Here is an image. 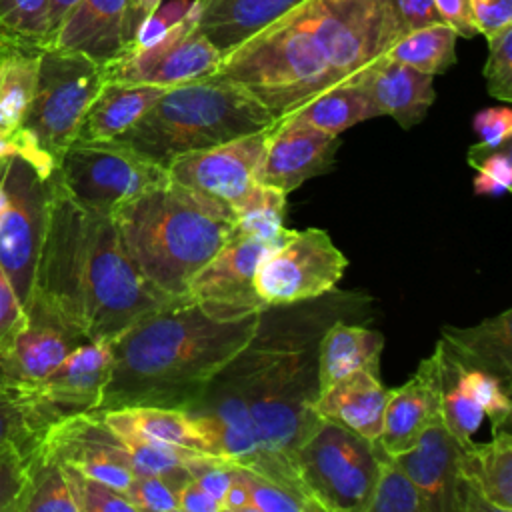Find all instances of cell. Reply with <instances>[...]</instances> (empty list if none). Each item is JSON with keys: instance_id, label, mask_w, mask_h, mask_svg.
I'll return each mask as SVG.
<instances>
[{"instance_id": "cell-53", "label": "cell", "mask_w": 512, "mask_h": 512, "mask_svg": "<svg viewBox=\"0 0 512 512\" xmlns=\"http://www.w3.org/2000/svg\"><path fill=\"white\" fill-rule=\"evenodd\" d=\"M440 20L456 30L458 36L472 38L476 34L472 24L470 0H432Z\"/></svg>"}, {"instance_id": "cell-48", "label": "cell", "mask_w": 512, "mask_h": 512, "mask_svg": "<svg viewBox=\"0 0 512 512\" xmlns=\"http://www.w3.org/2000/svg\"><path fill=\"white\" fill-rule=\"evenodd\" d=\"M28 312L24 310L10 278L0 266V354L6 352L16 334L26 326Z\"/></svg>"}, {"instance_id": "cell-52", "label": "cell", "mask_w": 512, "mask_h": 512, "mask_svg": "<svg viewBox=\"0 0 512 512\" xmlns=\"http://www.w3.org/2000/svg\"><path fill=\"white\" fill-rule=\"evenodd\" d=\"M392 6L402 32L442 22L432 0H392Z\"/></svg>"}, {"instance_id": "cell-36", "label": "cell", "mask_w": 512, "mask_h": 512, "mask_svg": "<svg viewBox=\"0 0 512 512\" xmlns=\"http://www.w3.org/2000/svg\"><path fill=\"white\" fill-rule=\"evenodd\" d=\"M50 36V0H0V50L42 52Z\"/></svg>"}, {"instance_id": "cell-3", "label": "cell", "mask_w": 512, "mask_h": 512, "mask_svg": "<svg viewBox=\"0 0 512 512\" xmlns=\"http://www.w3.org/2000/svg\"><path fill=\"white\" fill-rule=\"evenodd\" d=\"M32 300L86 340H112L140 316L174 302L140 276L112 216L74 202L54 172Z\"/></svg>"}, {"instance_id": "cell-54", "label": "cell", "mask_w": 512, "mask_h": 512, "mask_svg": "<svg viewBox=\"0 0 512 512\" xmlns=\"http://www.w3.org/2000/svg\"><path fill=\"white\" fill-rule=\"evenodd\" d=\"M178 510L180 512H220V504L202 490L194 480H188L178 490Z\"/></svg>"}, {"instance_id": "cell-20", "label": "cell", "mask_w": 512, "mask_h": 512, "mask_svg": "<svg viewBox=\"0 0 512 512\" xmlns=\"http://www.w3.org/2000/svg\"><path fill=\"white\" fill-rule=\"evenodd\" d=\"M512 512V434L492 432L460 452V512Z\"/></svg>"}, {"instance_id": "cell-6", "label": "cell", "mask_w": 512, "mask_h": 512, "mask_svg": "<svg viewBox=\"0 0 512 512\" xmlns=\"http://www.w3.org/2000/svg\"><path fill=\"white\" fill-rule=\"evenodd\" d=\"M276 118L242 86L208 76L168 88L120 140L160 166L176 156L266 130Z\"/></svg>"}, {"instance_id": "cell-19", "label": "cell", "mask_w": 512, "mask_h": 512, "mask_svg": "<svg viewBox=\"0 0 512 512\" xmlns=\"http://www.w3.org/2000/svg\"><path fill=\"white\" fill-rule=\"evenodd\" d=\"M436 418H440V362L432 352L418 364L410 380L390 388L376 442L388 454H400L412 448Z\"/></svg>"}, {"instance_id": "cell-49", "label": "cell", "mask_w": 512, "mask_h": 512, "mask_svg": "<svg viewBox=\"0 0 512 512\" xmlns=\"http://www.w3.org/2000/svg\"><path fill=\"white\" fill-rule=\"evenodd\" d=\"M478 144L484 148H498L510 142L512 110L508 106H490L476 112L472 120Z\"/></svg>"}, {"instance_id": "cell-9", "label": "cell", "mask_w": 512, "mask_h": 512, "mask_svg": "<svg viewBox=\"0 0 512 512\" xmlns=\"http://www.w3.org/2000/svg\"><path fill=\"white\" fill-rule=\"evenodd\" d=\"M54 174L74 202L100 214L170 180L164 166L120 140H74Z\"/></svg>"}, {"instance_id": "cell-5", "label": "cell", "mask_w": 512, "mask_h": 512, "mask_svg": "<svg viewBox=\"0 0 512 512\" xmlns=\"http://www.w3.org/2000/svg\"><path fill=\"white\" fill-rule=\"evenodd\" d=\"M110 216L140 276L170 300L186 294L234 228L230 206L172 180L118 204Z\"/></svg>"}, {"instance_id": "cell-21", "label": "cell", "mask_w": 512, "mask_h": 512, "mask_svg": "<svg viewBox=\"0 0 512 512\" xmlns=\"http://www.w3.org/2000/svg\"><path fill=\"white\" fill-rule=\"evenodd\" d=\"M112 364V340H84L36 388L62 416L98 408Z\"/></svg>"}, {"instance_id": "cell-1", "label": "cell", "mask_w": 512, "mask_h": 512, "mask_svg": "<svg viewBox=\"0 0 512 512\" xmlns=\"http://www.w3.org/2000/svg\"><path fill=\"white\" fill-rule=\"evenodd\" d=\"M392 0H304L222 54L216 74L276 120L356 76L402 36Z\"/></svg>"}, {"instance_id": "cell-58", "label": "cell", "mask_w": 512, "mask_h": 512, "mask_svg": "<svg viewBox=\"0 0 512 512\" xmlns=\"http://www.w3.org/2000/svg\"><path fill=\"white\" fill-rule=\"evenodd\" d=\"M8 164V162H6ZM4 164V166H6ZM4 166L0 168V216H2V210L6 206V192H4V182H2V172H4Z\"/></svg>"}, {"instance_id": "cell-25", "label": "cell", "mask_w": 512, "mask_h": 512, "mask_svg": "<svg viewBox=\"0 0 512 512\" xmlns=\"http://www.w3.org/2000/svg\"><path fill=\"white\" fill-rule=\"evenodd\" d=\"M304 0H194L198 30L226 54Z\"/></svg>"}, {"instance_id": "cell-28", "label": "cell", "mask_w": 512, "mask_h": 512, "mask_svg": "<svg viewBox=\"0 0 512 512\" xmlns=\"http://www.w3.org/2000/svg\"><path fill=\"white\" fill-rule=\"evenodd\" d=\"M382 348L384 336L378 330L360 324H348L340 318L332 320L318 340V394L356 370H370L380 374Z\"/></svg>"}, {"instance_id": "cell-38", "label": "cell", "mask_w": 512, "mask_h": 512, "mask_svg": "<svg viewBox=\"0 0 512 512\" xmlns=\"http://www.w3.org/2000/svg\"><path fill=\"white\" fill-rule=\"evenodd\" d=\"M122 446L126 448L130 462L134 466L136 474H154L170 482L176 490H180L188 480L186 462L196 450H188L182 446L166 444L154 438L130 434V432H118L112 430Z\"/></svg>"}, {"instance_id": "cell-12", "label": "cell", "mask_w": 512, "mask_h": 512, "mask_svg": "<svg viewBox=\"0 0 512 512\" xmlns=\"http://www.w3.org/2000/svg\"><path fill=\"white\" fill-rule=\"evenodd\" d=\"M220 60L222 52L198 30L190 8L186 18L158 42L122 52L102 70L104 80L172 88L216 74Z\"/></svg>"}, {"instance_id": "cell-34", "label": "cell", "mask_w": 512, "mask_h": 512, "mask_svg": "<svg viewBox=\"0 0 512 512\" xmlns=\"http://www.w3.org/2000/svg\"><path fill=\"white\" fill-rule=\"evenodd\" d=\"M456 30L444 22L426 24L404 32L388 50L386 56L408 64L424 74H444L456 62Z\"/></svg>"}, {"instance_id": "cell-55", "label": "cell", "mask_w": 512, "mask_h": 512, "mask_svg": "<svg viewBox=\"0 0 512 512\" xmlns=\"http://www.w3.org/2000/svg\"><path fill=\"white\" fill-rule=\"evenodd\" d=\"M162 4V0H126V16H124V42L126 48L134 40L140 24Z\"/></svg>"}, {"instance_id": "cell-29", "label": "cell", "mask_w": 512, "mask_h": 512, "mask_svg": "<svg viewBox=\"0 0 512 512\" xmlns=\"http://www.w3.org/2000/svg\"><path fill=\"white\" fill-rule=\"evenodd\" d=\"M168 88L104 80L88 106L76 140H114L130 130Z\"/></svg>"}, {"instance_id": "cell-7", "label": "cell", "mask_w": 512, "mask_h": 512, "mask_svg": "<svg viewBox=\"0 0 512 512\" xmlns=\"http://www.w3.org/2000/svg\"><path fill=\"white\" fill-rule=\"evenodd\" d=\"M102 84V64L92 58L60 48L42 50L34 98L18 130L54 168L78 138L84 114Z\"/></svg>"}, {"instance_id": "cell-37", "label": "cell", "mask_w": 512, "mask_h": 512, "mask_svg": "<svg viewBox=\"0 0 512 512\" xmlns=\"http://www.w3.org/2000/svg\"><path fill=\"white\" fill-rule=\"evenodd\" d=\"M438 362H440V418L446 430L462 444L470 446L474 442V434L484 422V410L476 404V400L462 388L458 382L454 362L440 350L436 344Z\"/></svg>"}, {"instance_id": "cell-41", "label": "cell", "mask_w": 512, "mask_h": 512, "mask_svg": "<svg viewBox=\"0 0 512 512\" xmlns=\"http://www.w3.org/2000/svg\"><path fill=\"white\" fill-rule=\"evenodd\" d=\"M236 468L248 486V512H320L314 502L292 488L244 466Z\"/></svg>"}, {"instance_id": "cell-56", "label": "cell", "mask_w": 512, "mask_h": 512, "mask_svg": "<svg viewBox=\"0 0 512 512\" xmlns=\"http://www.w3.org/2000/svg\"><path fill=\"white\" fill-rule=\"evenodd\" d=\"M220 512H248V486L234 464H232V480L222 498Z\"/></svg>"}, {"instance_id": "cell-39", "label": "cell", "mask_w": 512, "mask_h": 512, "mask_svg": "<svg viewBox=\"0 0 512 512\" xmlns=\"http://www.w3.org/2000/svg\"><path fill=\"white\" fill-rule=\"evenodd\" d=\"M372 450L376 456V482L366 512H428L424 496L396 458L376 440L372 442Z\"/></svg>"}, {"instance_id": "cell-17", "label": "cell", "mask_w": 512, "mask_h": 512, "mask_svg": "<svg viewBox=\"0 0 512 512\" xmlns=\"http://www.w3.org/2000/svg\"><path fill=\"white\" fill-rule=\"evenodd\" d=\"M26 312V326L16 334L12 346L0 354V376L38 388L86 338L38 300H32Z\"/></svg>"}, {"instance_id": "cell-50", "label": "cell", "mask_w": 512, "mask_h": 512, "mask_svg": "<svg viewBox=\"0 0 512 512\" xmlns=\"http://www.w3.org/2000/svg\"><path fill=\"white\" fill-rule=\"evenodd\" d=\"M472 24L484 38L512 24V0H470Z\"/></svg>"}, {"instance_id": "cell-30", "label": "cell", "mask_w": 512, "mask_h": 512, "mask_svg": "<svg viewBox=\"0 0 512 512\" xmlns=\"http://www.w3.org/2000/svg\"><path fill=\"white\" fill-rule=\"evenodd\" d=\"M60 418L36 388L0 378V446L14 442L28 452Z\"/></svg>"}, {"instance_id": "cell-27", "label": "cell", "mask_w": 512, "mask_h": 512, "mask_svg": "<svg viewBox=\"0 0 512 512\" xmlns=\"http://www.w3.org/2000/svg\"><path fill=\"white\" fill-rule=\"evenodd\" d=\"M98 414L102 416L104 424L110 430L130 432V434L154 438L166 444L216 456L214 438L206 422L188 410L158 408V406H128L118 410H104Z\"/></svg>"}, {"instance_id": "cell-47", "label": "cell", "mask_w": 512, "mask_h": 512, "mask_svg": "<svg viewBox=\"0 0 512 512\" xmlns=\"http://www.w3.org/2000/svg\"><path fill=\"white\" fill-rule=\"evenodd\" d=\"M26 450L8 442L0 446V512H14V504L24 486Z\"/></svg>"}, {"instance_id": "cell-23", "label": "cell", "mask_w": 512, "mask_h": 512, "mask_svg": "<svg viewBox=\"0 0 512 512\" xmlns=\"http://www.w3.org/2000/svg\"><path fill=\"white\" fill-rule=\"evenodd\" d=\"M124 16L126 0H78L48 48L80 52L104 66L126 50Z\"/></svg>"}, {"instance_id": "cell-22", "label": "cell", "mask_w": 512, "mask_h": 512, "mask_svg": "<svg viewBox=\"0 0 512 512\" xmlns=\"http://www.w3.org/2000/svg\"><path fill=\"white\" fill-rule=\"evenodd\" d=\"M378 114L392 116L402 128H412L434 104V76L382 54L358 74Z\"/></svg>"}, {"instance_id": "cell-31", "label": "cell", "mask_w": 512, "mask_h": 512, "mask_svg": "<svg viewBox=\"0 0 512 512\" xmlns=\"http://www.w3.org/2000/svg\"><path fill=\"white\" fill-rule=\"evenodd\" d=\"M286 116H294L326 134L340 136L344 130L380 114L358 76H352L316 94Z\"/></svg>"}, {"instance_id": "cell-24", "label": "cell", "mask_w": 512, "mask_h": 512, "mask_svg": "<svg viewBox=\"0 0 512 512\" xmlns=\"http://www.w3.org/2000/svg\"><path fill=\"white\" fill-rule=\"evenodd\" d=\"M388 396L390 388L382 384L380 374L356 370L322 390L312 408L318 416L334 420L374 442L382 432Z\"/></svg>"}, {"instance_id": "cell-15", "label": "cell", "mask_w": 512, "mask_h": 512, "mask_svg": "<svg viewBox=\"0 0 512 512\" xmlns=\"http://www.w3.org/2000/svg\"><path fill=\"white\" fill-rule=\"evenodd\" d=\"M44 440L62 462L122 494L134 482L136 472L126 448L94 410L60 418L46 430Z\"/></svg>"}, {"instance_id": "cell-46", "label": "cell", "mask_w": 512, "mask_h": 512, "mask_svg": "<svg viewBox=\"0 0 512 512\" xmlns=\"http://www.w3.org/2000/svg\"><path fill=\"white\" fill-rule=\"evenodd\" d=\"M194 0H170L166 4H160L136 30L134 40L130 42V46L126 50H134V48H146L154 42H158L164 34H168L174 26H178L186 14L190 12ZM124 50V52H126Z\"/></svg>"}, {"instance_id": "cell-51", "label": "cell", "mask_w": 512, "mask_h": 512, "mask_svg": "<svg viewBox=\"0 0 512 512\" xmlns=\"http://www.w3.org/2000/svg\"><path fill=\"white\" fill-rule=\"evenodd\" d=\"M14 156L26 158L30 164H34L44 176H50L56 168L34 148V144L28 140V136L22 130H16L14 134H0V168Z\"/></svg>"}, {"instance_id": "cell-33", "label": "cell", "mask_w": 512, "mask_h": 512, "mask_svg": "<svg viewBox=\"0 0 512 512\" xmlns=\"http://www.w3.org/2000/svg\"><path fill=\"white\" fill-rule=\"evenodd\" d=\"M38 50H0V134H14L32 104L38 66Z\"/></svg>"}, {"instance_id": "cell-44", "label": "cell", "mask_w": 512, "mask_h": 512, "mask_svg": "<svg viewBox=\"0 0 512 512\" xmlns=\"http://www.w3.org/2000/svg\"><path fill=\"white\" fill-rule=\"evenodd\" d=\"M488 58L484 64L486 90L492 98L510 102L512 100V24L486 38Z\"/></svg>"}, {"instance_id": "cell-59", "label": "cell", "mask_w": 512, "mask_h": 512, "mask_svg": "<svg viewBox=\"0 0 512 512\" xmlns=\"http://www.w3.org/2000/svg\"><path fill=\"white\" fill-rule=\"evenodd\" d=\"M0 378H2V376H0Z\"/></svg>"}, {"instance_id": "cell-2", "label": "cell", "mask_w": 512, "mask_h": 512, "mask_svg": "<svg viewBox=\"0 0 512 512\" xmlns=\"http://www.w3.org/2000/svg\"><path fill=\"white\" fill-rule=\"evenodd\" d=\"M362 304L364 296L334 288L312 300L270 306L262 310L248 346L222 368L242 392L268 460L304 498L294 452L320 420L312 408L318 398V340L332 320Z\"/></svg>"}, {"instance_id": "cell-32", "label": "cell", "mask_w": 512, "mask_h": 512, "mask_svg": "<svg viewBox=\"0 0 512 512\" xmlns=\"http://www.w3.org/2000/svg\"><path fill=\"white\" fill-rule=\"evenodd\" d=\"M14 512H78L60 458L44 436L26 454V474Z\"/></svg>"}, {"instance_id": "cell-14", "label": "cell", "mask_w": 512, "mask_h": 512, "mask_svg": "<svg viewBox=\"0 0 512 512\" xmlns=\"http://www.w3.org/2000/svg\"><path fill=\"white\" fill-rule=\"evenodd\" d=\"M278 244L230 234L226 244L194 274L182 298L224 318L266 310L256 296L252 280L262 258Z\"/></svg>"}, {"instance_id": "cell-11", "label": "cell", "mask_w": 512, "mask_h": 512, "mask_svg": "<svg viewBox=\"0 0 512 512\" xmlns=\"http://www.w3.org/2000/svg\"><path fill=\"white\" fill-rule=\"evenodd\" d=\"M348 266L346 256L326 230H288L254 272L256 296L270 306L318 298L336 288Z\"/></svg>"}, {"instance_id": "cell-43", "label": "cell", "mask_w": 512, "mask_h": 512, "mask_svg": "<svg viewBox=\"0 0 512 512\" xmlns=\"http://www.w3.org/2000/svg\"><path fill=\"white\" fill-rule=\"evenodd\" d=\"M62 468L78 512H136L126 494L118 492L116 488L82 474L78 468L66 462H62Z\"/></svg>"}, {"instance_id": "cell-57", "label": "cell", "mask_w": 512, "mask_h": 512, "mask_svg": "<svg viewBox=\"0 0 512 512\" xmlns=\"http://www.w3.org/2000/svg\"><path fill=\"white\" fill-rule=\"evenodd\" d=\"M78 4V0H50V36H48V46L58 30V26L62 24V20L66 18V14ZM46 46V48H48Z\"/></svg>"}, {"instance_id": "cell-8", "label": "cell", "mask_w": 512, "mask_h": 512, "mask_svg": "<svg viewBox=\"0 0 512 512\" xmlns=\"http://www.w3.org/2000/svg\"><path fill=\"white\" fill-rule=\"evenodd\" d=\"M294 466L308 498L320 512H366L374 482L372 442L322 418L298 444Z\"/></svg>"}, {"instance_id": "cell-26", "label": "cell", "mask_w": 512, "mask_h": 512, "mask_svg": "<svg viewBox=\"0 0 512 512\" xmlns=\"http://www.w3.org/2000/svg\"><path fill=\"white\" fill-rule=\"evenodd\" d=\"M438 346L466 368H480L512 386V310L476 326H444Z\"/></svg>"}, {"instance_id": "cell-35", "label": "cell", "mask_w": 512, "mask_h": 512, "mask_svg": "<svg viewBox=\"0 0 512 512\" xmlns=\"http://www.w3.org/2000/svg\"><path fill=\"white\" fill-rule=\"evenodd\" d=\"M286 196L288 194L274 186L256 182L234 208L232 234L266 242H282L288 234L284 228Z\"/></svg>"}, {"instance_id": "cell-4", "label": "cell", "mask_w": 512, "mask_h": 512, "mask_svg": "<svg viewBox=\"0 0 512 512\" xmlns=\"http://www.w3.org/2000/svg\"><path fill=\"white\" fill-rule=\"evenodd\" d=\"M260 314L224 318L180 298L112 338V364L96 412L128 406L188 410L254 338Z\"/></svg>"}, {"instance_id": "cell-42", "label": "cell", "mask_w": 512, "mask_h": 512, "mask_svg": "<svg viewBox=\"0 0 512 512\" xmlns=\"http://www.w3.org/2000/svg\"><path fill=\"white\" fill-rule=\"evenodd\" d=\"M468 164L476 170L474 192L478 196H502L512 184V142L498 148L474 144L468 150Z\"/></svg>"}, {"instance_id": "cell-13", "label": "cell", "mask_w": 512, "mask_h": 512, "mask_svg": "<svg viewBox=\"0 0 512 512\" xmlns=\"http://www.w3.org/2000/svg\"><path fill=\"white\" fill-rule=\"evenodd\" d=\"M270 128L180 154L166 166L168 176L184 188L224 202L234 212L258 182L256 172Z\"/></svg>"}, {"instance_id": "cell-16", "label": "cell", "mask_w": 512, "mask_h": 512, "mask_svg": "<svg viewBox=\"0 0 512 512\" xmlns=\"http://www.w3.org/2000/svg\"><path fill=\"white\" fill-rule=\"evenodd\" d=\"M338 136L326 134L294 116H282L270 128L256 180L290 194L334 164Z\"/></svg>"}, {"instance_id": "cell-45", "label": "cell", "mask_w": 512, "mask_h": 512, "mask_svg": "<svg viewBox=\"0 0 512 512\" xmlns=\"http://www.w3.org/2000/svg\"><path fill=\"white\" fill-rule=\"evenodd\" d=\"M126 498L134 504L136 512H176L178 490L160 476L136 474L126 490Z\"/></svg>"}, {"instance_id": "cell-10", "label": "cell", "mask_w": 512, "mask_h": 512, "mask_svg": "<svg viewBox=\"0 0 512 512\" xmlns=\"http://www.w3.org/2000/svg\"><path fill=\"white\" fill-rule=\"evenodd\" d=\"M2 182L6 206L0 216V266L28 310L46 236L52 174L44 176L26 158L14 156L4 166Z\"/></svg>"}, {"instance_id": "cell-40", "label": "cell", "mask_w": 512, "mask_h": 512, "mask_svg": "<svg viewBox=\"0 0 512 512\" xmlns=\"http://www.w3.org/2000/svg\"><path fill=\"white\" fill-rule=\"evenodd\" d=\"M454 366H456L458 382L484 410V416L490 420L492 432L510 428V414H512L510 386L502 382L498 376L484 372L480 368H466V366H460L458 362H454Z\"/></svg>"}, {"instance_id": "cell-18", "label": "cell", "mask_w": 512, "mask_h": 512, "mask_svg": "<svg viewBox=\"0 0 512 512\" xmlns=\"http://www.w3.org/2000/svg\"><path fill=\"white\" fill-rule=\"evenodd\" d=\"M462 444L436 418L400 454H392L426 500L428 512H460V452Z\"/></svg>"}]
</instances>
